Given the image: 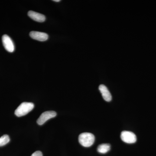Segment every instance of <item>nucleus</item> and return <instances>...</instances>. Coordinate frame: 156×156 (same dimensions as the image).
<instances>
[{"mask_svg":"<svg viewBox=\"0 0 156 156\" xmlns=\"http://www.w3.org/2000/svg\"><path fill=\"white\" fill-rule=\"evenodd\" d=\"M95 137L92 133H82L79 135V143L84 147H88L91 146L95 142Z\"/></svg>","mask_w":156,"mask_h":156,"instance_id":"nucleus-1","label":"nucleus"},{"mask_svg":"<svg viewBox=\"0 0 156 156\" xmlns=\"http://www.w3.org/2000/svg\"><path fill=\"white\" fill-rule=\"evenodd\" d=\"M34 107V105L32 102H23L16 109L15 111V115L19 117L25 115L31 111Z\"/></svg>","mask_w":156,"mask_h":156,"instance_id":"nucleus-2","label":"nucleus"},{"mask_svg":"<svg viewBox=\"0 0 156 156\" xmlns=\"http://www.w3.org/2000/svg\"><path fill=\"white\" fill-rule=\"evenodd\" d=\"M121 138L122 140L126 143L133 144L136 142V135L131 131H122L121 133Z\"/></svg>","mask_w":156,"mask_h":156,"instance_id":"nucleus-3","label":"nucleus"},{"mask_svg":"<svg viewBox=\"0 0 156 156\" xmlns=\"http://www.w3.org/2000/svg\"><path fill=\"white\" fill-rule=\"evenodd\" d=\"M56 116V112L55 111H47L43 113L41 115L39 119L37 120V123L40 126L44 124L47 121L52 118H54Z\"/></svg>","mask_w":156,"mask_h":156,"instance_id":"nucleus-4","label":"nucleus"},{"mask_svg":"<svg viewBox=\"0 0 156 156\" xmlns=\"http://www.w3.org/2000/svg\"><path fill=\"white\" fill-rule=\"evenodd\" d=\"M3 46L5 50L10 53H12L14 50V45L11 38L7 35H4L2 37Z\"/></svg>","mask_w":156,"mask_h":156,"instance_id":"nucleus-5","label":"nucleus"},{"mask_svg":"<svg viewBox=\"0 0 156 156\" xmlns=\"http://www.w3.org/2000/svg\"><path fill=\"white\" fill-rule=\"evenodd\" d=\"M30 36L32 38L40 41H45L48 39V34L38 31H31Z\"/></svg>","mask_w":156,"mask_h":156,"instance_id":"nucleus-6","label":"nucleus"},{"mask_svg":"<svg viewBox=\"0 0 156 156\" xmlns=\"http://www.w3.org/2000/svg\"><path fill=\"white\" fill-rule=\"evenodd\" d=\"M99 91L102 95V97L103 99L105 101L109 102L112 99V96L110 92L109 91L108 89L107 88L106 86L104 85H101L99 86Z\"/></svg>","mask_w":156,"mask_h":156,"instance_id":"nucleus-7","label":"nucleus"},{"mask_svg":"<svg viewBox=\"0 0 156 156\" xmlns=\"http://www.w3.org/2000/svg\"><path fill=\"white\" fill-rule=\"evenodd\" d=\"M28 15L32 19L37 22H43L46 20V17L44 15L35 11H29Z\"/></svg>","mask_w":156,"mask_h":156,"instance_id":"nucleus-8","label":"nucleus"},{"mask_svg":"<svg viewBox=\"0 0 156 156\" xmlns=\"http://www.w3.org/2000/svg\"><path fill=\"white\" fill-rule=\"evenodd\" d=\"M111 146L108 144H103L98 146L97 151L101 154H105L110 150Z\"/></svg>","mask_w":156,"mask_h":156,"instance_id":"nucleus-9","label":"nucleus"},{"mask_svg":"<svg viewBox=\"0 0 156 156\" xmlns=\"http://www.w3.org/2000/svg\"><path fill=\"white\" fill-rule=\"evenodd\" d=\"M10 137L7 134H5L0 137V147L5 145L10 141Z\"/></svg>","mask_w":156,"mask_h":156,"instance_id":"nucleus-10","label":"nucleus"},{"mask_svg":"<svg viewBox=\"0 0 156 156\" xmlns=\"http://www.w3.org/2000/svg\"><path fill=\"white\" fill-rule=\"evenodd\" d=\"M31 156H43V154H42L41 152L40 151H37L34 153Z\"/></svg>","mask_w":156,"mask_h":156,"instance_id":"nucleus-11","label":"nucleus"},{"mask_svg":"<svg viewBox=\"0 0 156 156\" xmlns=\"http://www.w3.org/2000/svg\"><path fill=\"white\" fill-rule=\"evenodd\" d=\"M54 2H60V0H54Z\"/></svg>","mask_w":156,"mask_h":156,"instance_id":"nucleus-12","label":"nucleus"}]
</instances>
